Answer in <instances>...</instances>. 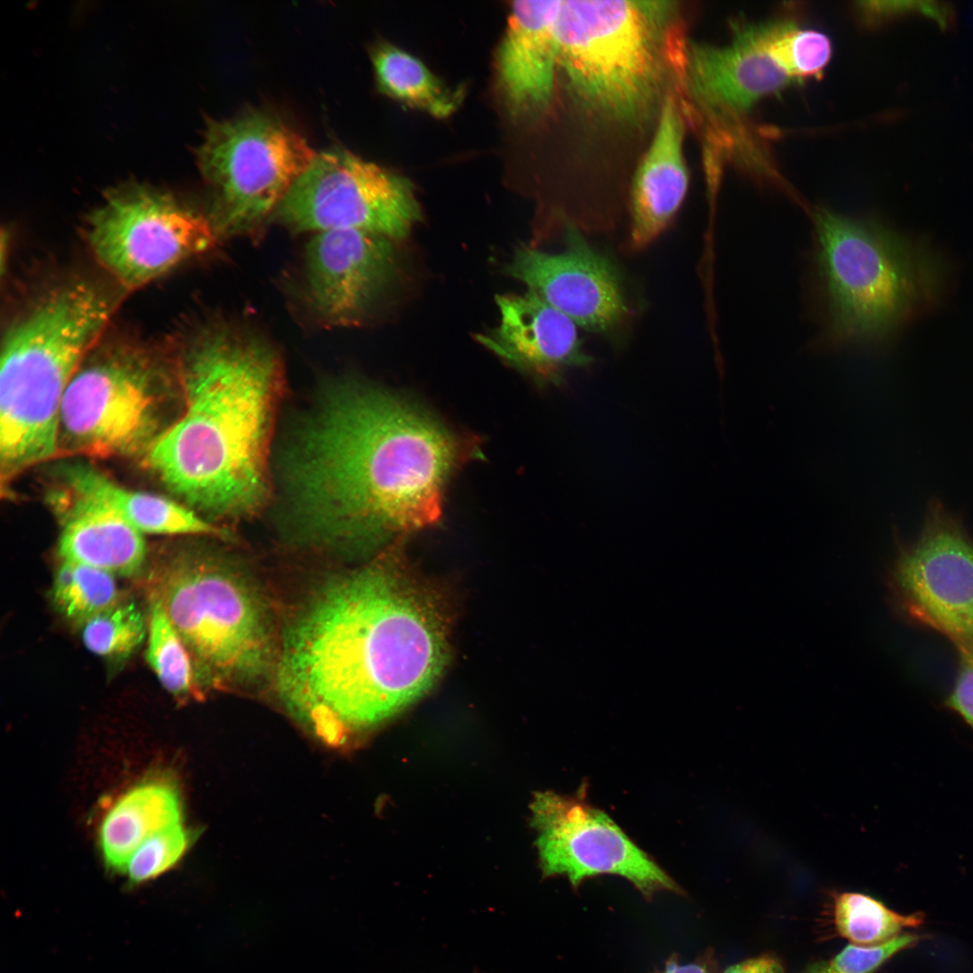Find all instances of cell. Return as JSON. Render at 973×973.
Masks as SVG:
<instances>
[{"instance_id": "obj_1", "label": "cell", "mask_w": 973, "mask_h": 973, "mask_svg": "<svg viewBox=\"0 0 973 973\" xmlns=\"http://www.w3.org/2000/svg\"><path fill=\"white\" fill-rule=\"evenodd\" d=\"M443 661L428 609L395 577L368 569L328 583L289 627L277 685L292 714L339 744L420 697Z\"/></svg>"}, {"instance_id": "obj_2", "label": "cell", "mask_w": 973, "mask_h": 973, "mask_svg": "<svg viewBox=\"0 0 973 973\" xmlns=\"http://www.w3.org/2000/svg\"><path fill=\"white\" fill-rule=\"evenodd\" d=\"M310 432L296 470L308 527L371 541L434 524L450 477L473 452L423 411L370 388L339 395Z\"/></svg>"}, {"instance_id": "obj_3", "label": "cell", "mask_w": 973, "mask_h": 973, "mask_svg": "<svg viewBox=\"0 0 973 973\" xmlns=\"http://www.w3.org/2000/svg\"><path fill=\"white\" fill-rule=\"evenodd\" d=\"M178 369L180 418L145 455L175 494L211 512H251L265 494L264 456L280 367L273 349L223 325L184 338Z\"/></svg>"}, {"instance_id": "obj_4", "label": "cell", "mask_w": 973, "mask_h": 973, "mask_svg": "<svg viewBox=\"0 0 973 973\" xmlns=\"http://www.w3.org/2000/svg\"><path fill=\"white\" fill-rule=\"evenodd\" d=\"M814 226L812 289L824 346H872L941 300L946 267L922 241L824 207Z\"/></svg>"}, {"instance_id": "obj_5", "label": "cell", "mask_w": 973, "mask_h": 973, "mask_svg": "<svg viewBox=\"0 0 973 973\" xmlns=\"http://www.w3.org/2000/svg\"><path fill=\"white\" fill-rule=\"evenodd\" d=\"M674 1L562 0L559 68L577 103L607 120L635 125L677 77L687 40Z\"/></svg>"}, {"instance_id": "obj_6", "label": "cell", "mask_w": 973, "mask_h": 973, "mask_svg": "<svg viewBox=\"0 0 973 973\" xmlns=\"http://www.w3.org/2000/svg\"><path fill=\"white\" fill-rule=\"evenodd\" d=\"M114 302L91 282L57 285L9 324L0 371V432L28 448L53 444L62 400L99 342Z\"/></svg>"}, {"instance_id": "obj_7", "label": "cell", "mask_w": 973, "mask_h": 973, "mask_svg": "<svg viewBox=\"0 0 973 973\" xmlns=\"http://www.w3.org/2000/svg\"><path fill=\"white\" fill-rule=\"evenodd\" d=\"M146 587L185 644L197 679L244 683L267 671L272 657L267 614L235 572L205 557L176 553L150 567Z\"/></svg>"}, {"instance_id": "obj_8", "label": "cell", "mask_w": 973, "mask_h": 973, "mask_svg": "<svg viewBox=\"0 0 973 973\" xmlns=\"http://www.w3.org/2000/svg\"><path fill=\"white\" fill-rule=\"evenodd\" d=\"M98 343L65 392L59 443L98 457L146 455L163 432L167 372L143 346Z\"/></svg>"}, {"instance_id": "obj_9", "label": "cell", "mask_w": 973, "mask_h": 973, "mask_svg": "<svg viewBox=\"0 0 973 973\" xmlns=\"http://www.w3.org/2000/svg\"><path fill=\"white\" fill-rule=\"evenodd\" d=\"M196 155L214 197L210 220L222 236L261 224L316 152L278 118L251 110L209 121Z\"/></svg>"}, {"instance_id": "obj_10", "label": "cell", "mask_w": 973, "mask_h": 973, "mask_svg": "<svg viewBox=\"0 0 973 973\" xmlns=\"http://www.w3.org/2000/svg\"><path fill=\"white\" fill-rule=\"evenodd\" d=\"M85 232L97 261L127 289L208 250L219 237L210 218L137 181L108 190L87 216Z\"/></svg>"}, {"instance_id": "obj_11", "label": "cell", "mask_w": 973, "mask_h": 973, "mask_svg": "<svg viewBox=\"0 0 973 973\" xmlns=\"http://www.w3.org/2000/svg\"><path fill=\"white\" fill-rule=\"evenodd\" d=\"M276 213L294 231L356 230L391 241L422 218L408 178L341 148L316 153Z\"/></svg>"}, {"instance_id": "obj_12", "label": "cell", "mask_w": 973, "mask_h": 973, "mask_svg": "<svg viewBox=\"0 0 973 973\" xmlns=\"http://www.w3.org/2000/svg\"><path fill=\"white\" fill-rule=\"evenodd\" d=\"M536 845L545 877L563 875L577 887L585 879L611 874L629 880L646 898L679 886L605 812L575 796L541 792L531 805Z\"/></svg>"}, {"instance_id": "obj_13", "label": "cell", "mask_w": 973, "mask_h": 973, "mask_svg": "<svg viewBox=\"0 0 973 973\" xmlns=\"http://www.w3.org/2000/svg\"><path fill=\"white\" fill-rule=\"evenodd\" d=\"M896 603L910 619L932 628L959 649H973V540L938 501L923 530L901 548L890 576Z\"/></svg>"}, {"instance_id": "obj_14", "label": "cell", "mask_w": 973, "mask_h": 973, "mask_svg": "<svg viewBox=\"0 0 973 973\" xmlns=\"http://www.w3.org/2000/svg\"><path fill=\"white\" fill-rule=\"evenodd\" d=\"M770 22L737 23L728 44L687 41L677 79L686 114L716 122L796 83L771 52Z\"/></svg>"}, {"instance_id": "obj_15", "label": "cell", "mask_w": 973, "mask_h": 973, "mask_svg": "<svg viewBox=\"0 0 973 973\" xmlns=\"http://www.w3.org/2000/svg\"><path fill=\"white\" fill-rule=\"evenodd\" d=\"M565 248L549 253L519 248L506 272L528 291L594 332L617 329L629 316L619 273L612 261L573 227L563 232Z\"/></svg>"}, {"instance_id": "obj_16", "label": "cell", "mask_w": 973, "mask_h": 973, "mask_svg": "<svg viewBox=\"0 0 973 973\" xmlns=\"http://www.w3.org/2000/svg\"><path fill=\"white\" fill-rule=\"evenodd\" d=\"M392 241L356 230L314 233L305 250L310 306L324 324L360 323L396 273Z\"/></svg>"}, {"instance_id": "obj_17", "label": "cell", "mask_w": 973, "mask_h": 973, "mask_svg": "<svg viewBox=\"0 0 973 973\" xmlns=\"http://www.w3.org/2000/svg\"><path fill=\"white\" fill-rule=\"evenodd\" d=\"M496 327L477 335L484 347L541 384H559L570 368L591 364L577 325L534 293L496 297Z\"/></svg>"}, {"instance_id": "obj_18", "label": "cell", "mask_w": 973, "mask_h": 973, "mask_svg": "<svg viewBox=\"0 0 973 973\" xmlns=\"http://www.w3.org/2000/svg\"><path fill=\"white\" fill-rule=\"evenodd\" d=\"M562 1H515L496 52V74L507 106L517 114L544 111L559 68L557 20Z\"/></svg>"}, {"instance_id": "obj_19", "label": "cell", "mask_w": 973, "mask_h": 973, "mask_svg": "<svg viewBox=\"0 0 973 973\" xmlns=\"http://www.w3.org/2000/svg\"><path fill=\"white\" fill-rule=\"evenodd\" d=\"M685 118L678 95L668 92L632 181L628 239L632 251L648 247L669 226L686 196Z\"/></svg>"}, {"instance_id": "obj_20", "label": "cell", "mask_w": 973, "mask_h": 973, "mask_svg": "<svg viewBox=\"0 0 973 973\" xmlns=\"http://www.w3.org/2000/svg\"><path fill=\"white\" fill-rule=\"evenodd\" d=\"M54 497L62 532L61 560L81 563L112 575L138 574L146 559L142 533L102 501L66 487Z\"/></svg>"}, {"instance_id": "obj_21", "label": "cell", "mask_w": 973, "mask_h": 973, "mask_svg": "<svg viewBox=\"0 0 973 973\" xmlns=\"http://www.w3.org/2000/svg\"><path fill=\"white\" fill-rule=\"evenodd\" d=\"M177 787L165 779L142 781L125 791L104 815L98 832L103 860L123 872L133 851L155 832L181 823Z\"/></svg>"}, {"instance_id": "obj_22", "label": "cell", "mask_w": 973, "mask_h": 973, "mask_svg": "<svg viewBox=\"0 0 973 973\" xmlns=\"http://www.w3.org/2000/svg\"><path fill=\"white\" fill-rule=\"evenodd\" d=\"M62 476L66 487L106 504L141 533L227 534L175 501L122 487L86 465H70Z\"/></svg>"}, {"instance_id": "obj_23", "label": "cell", "mask_w": 973, "mask_h": 973, "mask_svg": "<svg viewBox=\"0 0 973 973\" xmlns=\"http://www.w3.org/2000/svg\"><path fill=\"white\" fill-rule=\"evenodd\" d=\"M371 60L377 86L385 95L439 118L459 107L462 91L447 87L407 51L379 43L371 50Z\"/></svg>"}, {"instance_id": "obj_24", "label": "cell", "mask_w": 973, "mask_h": 973, "mask_svg": "<svg viewBox=\"0 0 973 973\" xmlns=\"http://www.w3.org/2000/svg\"><path fill=\"white\" fill-rule=\"evenodd\" d=\"M51 599L57 611L79 627L121 602L114 575L68 560H61L57 570Z\"/></svg>"}, {"instance_id": "obj_25", "label": "cell", "mask_w": 973, "mask_h": 973, "mask_svg": "<svg viewBox=\"0 0 973 973\" xmlns=\"http://www.w3.org/2000/svg\"><path fill=\"white\" fill-rule=\"evenodd\" d=\"M923 922L921 914L903 915L869 896L844 892L834 901V923L838 933L850 943L874 946L902 934V930Z\"/></svg>"}, {"instance_id": "obj_26", "label": "cell", "mask_w": 973, "mask_h": 973, "mask_svg": "<svg viewBox=\"0 0 973 973\" xmlns=\"http://www.w3.org/2000/svg\"><path fill=\"white\" fill-rule=\"evenodd\" d=\"M146 659L169 693L184 697L196 692L191 657L168 615L155 601H150V606Z\"/></svg>"}, {"instance_id": "obj_27", "label": "cell", "mask_w": 973, "mask_h": 973, "mask_svg": "<svg viewBox=\"0 0 973 973\" xmlns=\"http://www.w3.org/2000/svg\"><path fill=\"white\" fill-rule=\"evenodd\" d=\"M80 628L85 646L93 653L108 659L129 656L148 634L141 612L130 602H119Z\"/></svg>"}, {"instance_id": "obj_28", "label": "cell", "mask_w": 973, "mask_h": 973, "mask_svg": "<svg viewBox=\"0 0 973 973\" xmlns=\"http://www.w3.org/2000/svg\"><path fill=\"white\" fill-rule=\"evenodd\" d=\"M770 48L796 82L820 74L832 53L831 41L825 34L801 29L791 21L773 22Z\"/></svg>"}, {"instance_id": "obj_29", "label": "cell", "mask_w": 973, "mask_h": 973, "mask_svg": "<svg viewBox=\"0 0 973 973\" xmlns=\"http://www.w3.org/2000/svg\"><path fill=\"white\" fill-rule=\"evenodd\" d=\"M192 837L182 822L155 832L133 851L123 873L133 884L159 876L180 859Z\"/></svg>"}, {"instance_id": "obj_30", "label": "cell", "mask_w": 973, "mask_h": 973, "mask_svg": "<svg viewBox=\"0 0 973 973\" xmlns=\"http://www.w3.org/2000/svg\"><path fill=\"white\" fill-rule=\"evenodd\" d=\"M920 936L902 933L874 946L849 944L829 960L809 966L804 973H874L893 955L914 945Z\"/></svg>"}, {"instance_id": "obj_31", "label": "cell", "mask_w": 973, "mask_h": 973, "mask_svg": "<svg viewBox=\"0 0 973 973\" xmlns=\"http://www.w3.org/2000/svg\"><path fill=\"white\" fill-rule=\"evenodd\" d=\"M959 650V666L948 705L958 712L973 728V649Z\"/></svg>"}, {"instance_id": "obj_32", "label": "cell", "mask_w": 973, "mask_h": 973, "mask_svg": "<svg viewBox=\"0 0 973 973\" xmlns=\"http://www.w3.org/2000/svg\"><path fill=\"white\" fill-rule=\"evenodd\" d=\"M859 5L864 14L875 20L913 9L920 10L942 23L947 19L945 8L931 2L868 1L860 2Z\"/></svg>"}, {"instance_id": "obj_33", "label": "cell", "mask_w": 973, "mask_h": 973, "mask_svg": "<svg viewBox=\"0 0 973 973\" xmlns=\"http://www.w3.org/2000/svg\"><path fill=\"white\" fill-rule=\"evenodd\" d=\"M724 973H786L780 962L768 955L741 961L729 967Z\"/></svg>"}, {"instance_id": "obj_34", "label": "cell", "mask_w": 973, "mask_h": 973, "mask_svg": "<svg viewBox=\"0 0 973 973\" xmlns=\"http://www.w3.org/2000/svg\"><path fill=\"white\" fill-rule=\"evenodd\" d=\"M660 973H709L705 967L697 963L680 964L669 961Z\"/></svg>"}]
</instances>
